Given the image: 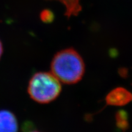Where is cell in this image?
<instances>
[{"mask_svg":"<svg viewBox=\"0 0 132 132\" xmlns=\"http://www.w3.org/2000/svg\"><path fill=\"white\" fill-rule=\"evenodd\" d=\"M51 73L61 82L73 85L82 78L85 72L83 59L75 49L62 50L54 56Z\"/></svg>","mask_w":132,"mask_h":132,"instance_id":"1","label":"cell"},{"mask_svg":"<svg viewBox=\"0 0 132 132\" xmlns=\"http://www.w3.org/2000/svg\"><path fill=\"white\" fill-rule=\"evenodd\" d=\"M28 92L31 98L37 103H49L58 97L61 85L51 72H37L29 80Z\"/></svg>","mask_w":132,"mask_h":132,"instance_id":"2","label":"cell"},{"mask_svg":"<svg viewBox=\"0 0 132 132\" xmlns=\"http://www.w3.org/2000/svg\"><path fill=\"white\" fill-rule=\"evenodd\" d=\"M105 102L110 106H124L132 102V93L124 87H116L107 94Z\"/></svg>","mask_w":132,"mask_h":132,"instance_id":"3","label":"cell"},{"mask_svg":"<svg viewBox=\"0 0 132 132\" xmlns=\"http://www.w3.org/2000/svg\"><path fill=\"white\" fill-rule=\"evenodd\" d=\"M18 121L15 116L8 110L0 111V132H17Z\"/></svg>","mask_w":132,"mask_h":132,"instance_id":"4","label":"cell"},{"mask_svg":"<svg viewBox=\"0 0 132 132\" xmlns=\"http://www.w3.org/2000/svg\"><path fill=\"white\" fill-rule=\"evenodd\" d=\"M116 122L118 127L121 130L126 129L128 127L127 113L123 110H120L116 114Z\"/></svg>","mask_w":132,"mask_h":132,"instance_id":"5","label":"cell"},{"mask_svg":"<svg viewBox=\"0 0 132 132\" xmlns=\"http://www.w3.org/2000/svg\"><path fill=\"white\" fill-rule=\"evenodd\" d=\"M41 18L44 22H50L53 19V15L50 14V12H44L41 15Z\"/></svg>","mask_w":132,"mask_h":132,"instance_id":"6","label":"cell"},{"mask_svg":"<svg viewBox=\"0 0 132 132\" xmlns=\"http://www.w3.org/2000/svg\"><path fill=\"white\" fill-rule=\"evenodd\" d=\"M3 53V45L2 44H1V41H0V57H1V55H2Z\"/></svg>","mask_w":132,"mask_h":132,"instance_id":"7","label":"cell"},{"mask_svg":"<svg viewBox=\"0 0 132 132\" xmlns=\"http://www.w3.org/2000/svg\"><path fill=\"white\" fill-rule=\"evenodd\" d=\"M32 132H39V131H32Z\"/></svg>","mask_w":132,"mask_h":132,"instance_id":"8","label":"cell"}]
</instances>
